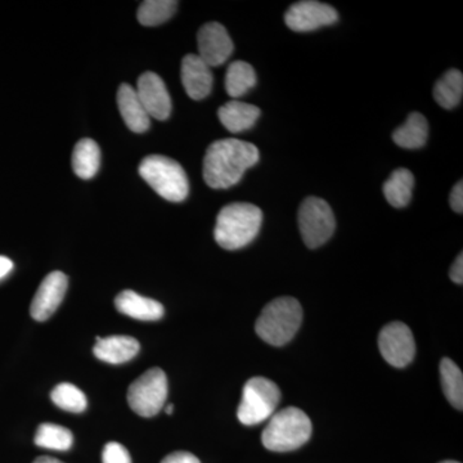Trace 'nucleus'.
<instances>
[{
	"mask_svg": "<svg viewBox=\"0 0 463 463\" xmlns=\"http://www.w3.org/2000/svg\"><path fill=\"white\" fill-rule=\"evenodd\" d=\"M259 149L252 143L236 138L219 139L209 146L203 158V179L214 190H227L257 165Z\"/></svg>",
	"mask_w": 463,
	"mask_h": 463,
	"instance_id": "nucleus-1",
	"label": "nucleus"
},
{
	"mask_svg": "<svg viewBox=\"0 0 463 463\" xmlns=\"http://www.w3.org/2000/svg\"><path fill=\"white\" fill-rule=\"evenodd\" d=\"M263 223V213L248 203L224 206L216 218V243L225 250H239L255 240Z\"/></svg>",
	"mask_w": 463,
	"mask_h": 463,
	"instance_id": "nucleus-2",
	"label": "nucleus"
},
{
	"mask_svg": "<svg viewBox=\"0 0 463 463\" xmlns=\"http://www.w3.org/2000/svg\"><path fill=\"white\" fill-rule=\"evenodd\" d=\"M312 422L298 407H288L274 413L261 434V443L272 452L298 449L312 437Z\"/></svg>",
	"mask_w": 463,
	"mask_h": 463,
	"instance_id": "nucleus-3",
	"label": "nucleus"
},
{
	"mask_svg": "<svg viewBox=\"0 0 463 463\" xmlns=\"http://www.w3.org/2000/svg\"><path fill=\"white\" fill-rule=\"evenodd\" d=\"M303 322V309L294 298L270 301L259 317L255 331L265 343L283 346L294 339Z\"/></svg>",
	"mask_w": 463,
	"mask_h": 463,
	"instance_id": "nucleus-4",
	"label": "nucleus"
},
{
	"mask_svg": "<svg viewBox=\"0 0 463 463\" xmlns=\"http://www.w3.org/2000/svg\"><path fill=\"white\" fill-rule=\"evenodd\" d=\"M139 174L152 190L170 203H181L190 192L188 176L181 164L173 158L152 155L143 158Z\"/></svg>",
	"mask_w": 463,
	"mask_h": 463,
	"instance_id": "nucleus-5",
	"label": "nucleus"
},
{
	"mask_svg": "<svg viewBox=\"0 0 463 463\" xmlns=\"http://www.w3.org/2000/svg\"><path fill=\"white\" fill-rule=\"evenodd\" d=\"M281 390L265 377H252L246 383L237 417L246 426L267 421L276 412L281 401Z\"/></svg>",
	"mask_w": 463,
	"mask_h": 463,
	"instance_id": "nucleus-6",
	"label": "nucleus"
},
{
	"mask_svg": "<svg viewBox=\"0 0 463 463\" xmlns=\"http://www.w3.org/2000/svg\"><path fill=\"white\" fill-rule=\"evenodd\" d=\"M167 392L165 373L157 367L151 368L129 386L128 403L134 412L148 419L156 416L165 407Z\"/></svg>",
	"mask_w": 463,
	"mask_h": 463,
	"instance_id": "nucleus-7",
	"label": "nucleus"
},
{
	"mask_svg": "<svg viewBox=\"0 0 463 463\" xmlns=\"http://www.w3.org/2000/svg\"><path fill=\"white\" fill-rule=\"evenodd\" d=\"M298 228L307 248L325 245L336 228L331 206L318 197H307L298 209Z\"/></svg>",
	"mask_w": 463,
	"mask_h": 463,
	"instance_id": "nucleus-8",
	"label": "nucleus"
},
{
	"mask_svg": "<svg viewBox=\"0 0 463 463\" xmlns=\"http://www.w3.org/2000/svg\"><path fill=\"white\" fill-rule=\"evenodd\" d=\"M379 347L383 358L392 367H407L416 355L412 331L402 322L389 323L381 330Z\"/></svg>",
	"mask_w": 463,
	"mask_h": 463,
	"instance_id": "nucleus-9",
	"label": "nucleus"
},
{
	"mask_svg": "<svg viewBox=\"0 0 463 463\" xmlns=\"http://www.w3.org/2000/svg\"><path fill=\"white\" fill-rule=\"evenodd\" d=\"M336 9L315 0L295 3L286 12L285 23L292 32L307 33L337 23Z\"/></svg>",
	"mask_w": 463,
	"mask_h": 463,
	"instance_id": "nucleus-10",
	"label": "nucleus"
},
{
	"mask_svg": "<svg viewBox=\"0 0 463 463\" xmlns=\"http://www.w3.org/2000/svg\"><path fill=\"white\" fill-rule=\"evenodd\" d=\"M69 279L65 273L56 270L43 279L30 307V315L38 322L47 321L54 315L65 298Z\"/></svg>",
	"mask_w": 463,
	"mask_h": 463,
	"instance_id": "nucleus-11",
	"label": "nucleus"
},
{
	"mask_svg": "<svg viewBox=\"0 0 463 463\" xmlns=\"http://www.w3.org/2000/svg\"><path fill=\"white\" fill-rule=\"evenodd\" d=\"M199 56L206 65H223L233 52V42L223 25L218 23L205 24L197 33Z\"/></svg>",
	"mask_w": 463,
	"mask_h": 463,
	"instance_id": "nucleus-12",
	"label": "nucleus"
},
{
	"mask_svg": "<svg viewBox=\"0 0 463 463\" xmlns=\"http://www.w3.org/2000/svg\"><path fill=\"white\" fill-rule=\"evenodd\" d=\"M137 94L149 118L166 120L172 114V99L163 79L155 72H145L138 79Z\"/></svg>",
	"mask_w": 463,
	"mask_h": 463,
	"instance_id": "nucleus-13",
	"label": "nucleus"
},
{
	"mask_svg": "<svg viewBox=\"0 0 463 463\" xmlns=\"http://www.w3.org/2000/svg\"><path fill=\"white\" fill-rule=\"evenodd\" d=\"M182 83L192 99L201 100L209 96L213 88L212 67L197 54H187L182 61Z\"/></svg>",
	"mask_w": 463,
	"mask_h": 463,
	"instance_id": "nucleus-14",
	"label": "nucleus"
},
{
	"mask_svg": "<svg viewBox=\"0 0 463 463\" xmlns=\"http://www.w3.org/2000/svg\"><path fill=\"white\" fill-rule=\"evenodd\" d=\"M141 349L138 340L132 336H109L102 339L97 336V344L93 353L99 361L109 364H123L132 361Z\"/></svg>",
	"mask_w": 463,
	"mask_h": 463,
	"instance_id": "nucleus-15",
	"label": "nucleus"
},
{
	"mask_svg": "<svg viewBox=\"0 0 463 463\" xmlns=\"http://www.w3.org/2000/svg\"><path fill=\"white\" fill-rule=\"evenodd\" d=\"M115 307L121 315L139 321H157L163 318V304L154 298H143L132 289H125L115 298Z\"/></svg>",
	"mask_w": 463,
	"mask_h": 463,
	"instance_id": "nucleus-16",
	"label": "nucleus"
},
{
	"mask_svg": "<svg viewBox=\"0 0 463 463\" xmlns=\"http://www.w3.org/2000/svg\"><path fill=\"white\" fill-rule=\"evenodd\" d=\"M118 105L125 125L134 133L147 132L151 118L143 108L136 90L129 84H121L118 91Z\"/></svg>",
	"mask_w": 463,
	"mask_h": 463,
	"instance_id": "nucleus-17",
	"label": "nucleus"
},
{
	"mask_svg": "<svg viewBox=\"0 0 463 463\" xmlns=\"http://www.w3.org/2000/svg\"><path fill=\"white\" fill-rule=\"evenodd\" d=\"M219 120L231 133H242L254 127L260 118V109L241 100H230L218 111Z\"/></svg>",
	"mask_w": 463,
	"mask_h": 463,
	"instance_id": "nucleus-18",
	"label": "nucleus"
},
{
	"mask_svg": "<svg viewBox=\"0 0 463 463\" xmlns=\"http://www.w3.org/2000/svg\"><path fill=\"white\" fill-rule=\"evenodd\" d=\"M429 137V124L425 116L420 112H412L405 123L392 134V141L399 147L417 149L425 146Z\"/></svg>",
	"mask_w": 463,
	"mask_h": 463,
	"instance_id": "nucleus-19",
	"label": "nucleus"
},
{
	"mask_svg": "<svg viewBox=\"0 0 463 463\" xmlns=\"http://www.w3.org/2000/svg\"><path fill=\"white\" fill-rule=\"evenodd\" d=\"M413 187V174L408 169H397L383 184V196L390 205L401 209L407 206L412 199Z\"/></svg>",
	"mask_w": 463,
	"mask_h": 463,
	"instance_id": "nucleus-20",
	"label": "nucleus"
},
{
	"mask_svg": "<svg viewBox=\"0 0 463 463\" xmlns=\"http://www.w3.org/2000/svg\"><path fill=\"white\" fill-rule=\"evenodd\" d=\"M100 149L93 139H81L72 152V169L79 178L90 179L99 172Z\"/></svg>",
	"mask_w": 463,
	"mask_h": 463,
	"instance_id": "nucleus-21",
	"label": "nucleus"
},
{
	"mask_svg": "<svg viewBox=\"0 0 463 463\" xmlns=\"http://www.w3.org/2000/svg\"><path fill=\"white\" fill-rule=\"evenodd\" d=\"M257 84L254 67L243 61H234L225 75V90L233 99H239L248 93Z\"/></svg>",
	"mask_w": 463,
	"mask_h": 463,
	"instance_id": "nucleus-22",
	"label": "nucleus"
},
{
	"mask_svg": "<svg viewBox=\"0 0 463 463\" xmlns=\"http://www.w3.org/2000/svg\"><path fill=\"white\" fill-rule=\"evenodd\" d=\"M462 94L463 75L458 70H449L435 84L434 99L443 109H452L458 106L462 99Z\"/></svg>",
	"mask_w": 463,
	"mask_h": 463,
	"instance_id": "nucleus-23",
	"label": "nucleus"
},
{
	"mask_svg": "<svg viewBox=\"0 0 463 463\" xmlns=\"http://www.w3.org/2000/svg\"><path fill=\"white\" fill-rule=\"evenodd\" d=\"M441 386L449 403L456 410L463 408V374L458 365L449 358H444L440 364Z\"/></svg>",
	"mask_w": 463,
	"mask_h": 463,
	"instance_id": "nucleus-24",
	"label": "nucleus"
},
{
	"mask_svg": "<svg viewBox=\"0 0 463 463\" xmlns=\"http://www.w3.org/2000/svg\"><path fill=\"white\" fill-rule=\"evenodd\" d=\"M74 443V435L69 429L54 423H42L35 434V444L45 449L69 450Z\"/></svg>",
	"mask_w": 463,
	"mask_h": 463,
	"instance_id": "nucleus-25",
	"label": "nucleus"
},
{
	"mask_svg": "<svg viewBox=\"0 0 463 463\" xmlns=\"http://www.w3.org/2000/svg\"><path fill=\"white\" fill-rule=\"evenodd\" d=\"M176 8L178 3L174 0H146L139 7L137 16L143 26H157L170 20Z\"/></svg>",
	"mask_w": 463,
	"mask_h": 463,
	"instance_id": "nucleus-26",
	"label": "nucleus"
},
{
	"mask_svg": "<svg viewBox=\"0 0 463 463\" xmlns=\"http://www.w3.org/2000/svg\"><path fill=\"white\" fill-rule=\"evenodd\" d=\"M51 399L61 410L67 412L81 413L87 410V397L78 386L63 383L52 390Z\"/></svg>",
	"mask_w": 463,
	"mask_h": 463,
	"instance_id": "nucleus-27",
	"label": "nucleus"
},
{
	"mask_svg": "<svg viewBox=\"0 0 463 463\" xmlns=\"http://www.w3.org/2000/svg\"><path fill=\"white\" fill-rule=\"evenodd\" d=\"M103 463H132L129 452L127 448L121 446L120 443L111 441L106 444L105 449L102 453Z\"/></svg>",
	"mask_w": 463,
	"mask_h": 463,
	"instance_id": "nucleus-28",
	"label": "nucleus"
},
{
	"mask_svg": "<svg viewBox=\"0 0 463 463\" xmlns=\"http://www.w3.org/2000/svg\"><path fill=\"white\" fill-rule=\"evenodd\" d=\"M449 203L450 207H452L453 212L457 213V214H462L463 212V183L458 182L453 187L452 192H450L449 196Z\"/></svg>",
	"mask_w": 463,
	"mask_h": 463,
	"instance_id": "nucleus-29",
	"label": "nucleus"
},
{
	"mask_svg": "<svg viewBox=\"0 0 463 463\" xmlns=\"http://www.w3.org/2000/svg\"><path fill=\"white\" fill-rule=\"evenodd\" d=\"M161 463H201L196 456L190 452H174L172 455L166 456Z\"/></svg>",
	"mask_w": 463,
	"mask_h": 463,
	"instance_id": "nucleus-30",
	"label": "nucleus"
},
{
	"mask_svg": "<svg viewBox=\"0 0 463 463\" xmlns=\"http://www.w3.org/2000/svg\"><path fill=\"white\" fill-rule=\"evenodd\" d=\"M449 277L457 285H462L463 282V255L457 257L455 263L450 267Z\"/></svg>",
	"mask_w": 463,
	"mask_h": 463,
	"instance_id": "nucleus-31",
	"label": "nucleus"
},
{
	"mask_svg": "<svg viewBox=\"0 0 463 463\" xmlns=\"http://www.w3.org/2000/svg\"><path fill=\"white\" fill-rule=\"evenodd\" d=\"M14 269V261L7 257L0 255V279H5Z\"/></svg>",
	"mask_w": 463,
	"mask_h": 463,
	"instance_id": "nucleus-32",
	"label": "nucleus"
},
{
	"mask_svg": "<svg viewBox=\"0 0 463 463\" xmlns=\"http://www.w3.org/2000/svg\"><path fill=\"white\" fill-rule=\"evenodd\" d=\"M33 463H63L60 459L52 458V457H38Z\"/></svg>",
	"mask_w": 463,
	"mask_h": 463,
	"instance_id": "nucleus-33",
	"label": "nucleus"
},
{
	"mask_svg": "<svg viewBox=\"0 0 463 463\" xmlns=\"http://www.w3.org/2000/svg\"><path fill=\"white\" fill-rule=\"evenodd\" d=\"M165 412L167 414H173V412H174V405L173 404L167 405V407L165 408Z\"/></svg>",
	"mask_w": 463,
	"mask_h": 463,
	"instance_id": "nucleus-34",
	"label": "nucleus"
},
{
	"mask_svg": "<svg viewBox=\"0 0 463 463\" xmlns=\"http://www.w3.org/2000/svg\"><path fill=\"white\" fill-rule=\"evenodd\" d=\"M440 463H459V462H456V461H444V462H440Z\"/></svg>",
	"mask_w": 463,
	"mask_h": 463,
	"instance_id": "nucleus-35",
	"label": "nucleus"
}]
</instances>
